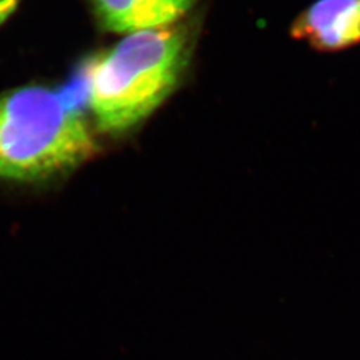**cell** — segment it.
<instances>
[{"mask_svg": "<svg viewBox=\"0 0 360 360\" xmlns=\"http://www.w3.org/2000/svg\"><path fill=\"white\" fill-rule=\"evenodd\" d=\"M96 153L89 123L70 95L44 86L0 94V179H53Z\"/></svg>", "mask_w": 360, "mask_h": 360, "instance_id": "7a4b0ae2", "label": "cell"}, {"mask_svg": "<svg viewBox=\"0 0 360 360\" xmlns=\"http://www.w3.org/2000/svg\"><path fill=\"white\" fill-rule=\"evenodd\" d=\"M290 37L314 51L336 53L360 46V0H315L297 13Z\"/></svg>", "mask_w": 360, "mask_h": 360, "instance_id": "3957f363", "label": "cell"}, {"mask_svg": "<svg viewBox=\"0 0 360 360\" xmlns=\"http://www.w3.org/2000/svg\"><path fill=\"white\" fill-rule=\"evenodd\" d=\"M19 0H0V25L7 20V18L15 11Z\"/></svg>", "mask_w": 360, "mask_h": 360, "instance_id": "5b68a950", "label": "cell"}, {"mask_svg": "<svg viewBox=\"0 0 360 360\" xmlns=\"http://www.w3.org/2000/svg\"><path fill=\"white\" fill-rule=\"evenodd\" d=\"M199 0H91L98 23L107 31L134 34L178 23Z\"/></svg>", "mask_w": 360, "mask_h": 360, "instance_id": "277c9868", "label": "cell"}, {"mask_svg": "<svg viewBox=\"0 0 360 360\" xmlns=\"http://www.w3.org/2000/svg\"><path fill=\"white\" fill-rule=\"evenodd\" d=\"M191 23L129 34L87 65V103L101 132L123 135L175 91L191 62Z\"/></svg>", "mask_w": 360, "mask_h": 360, "instance_id": "6da1fadb", "label": "cell"}]
</instances>
